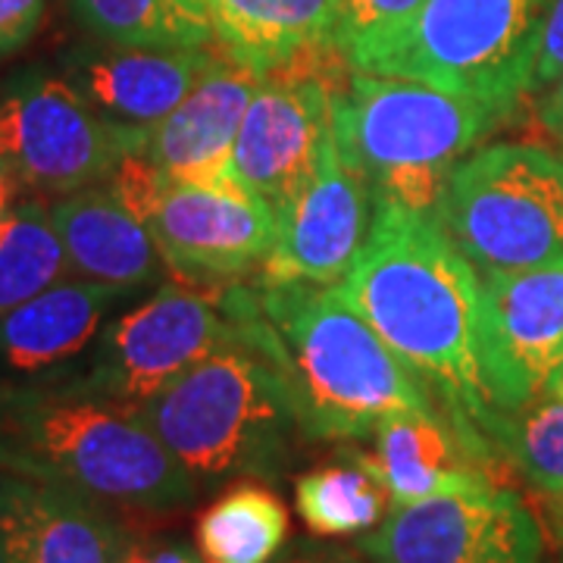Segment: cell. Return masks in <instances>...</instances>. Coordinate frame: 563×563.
<instances>
[{"instance_id": "cell-12", "label": "cell", "mask_w": 563, "mask_h": 563, "mask_svg": "<svg viewBox=\"0 0 563 563\" xmlns=\"http://www.w3.org/2000/svg\"><path fill=\"white\" fill-rule=\"evenodd\" d=\"M147 229L169 276L191 285H239L261 273L276 244V210L235 181H166Z\"/></svg>"}, {"instance_id": "cell-31", "label": "cell", "mask_w": 563, "mask_h": 563, "mask_svg": "<svg viewBox=\"0 0 563 563\" xmlns=\"http://www.w3.org/2000/svg\"><path fill=\"white\" fill-rule=\"evenodd\" d=\"M536 122L548 139L563 151V76L542 95H536Z\"/></svg>"}, {"instance_id": "cell-27", "label": "cell", "mask_w": 563, "mask_h": 563, "mask_svg": "<svg viewBox=\"0 0 563 563\" xmlns=\"http://www.w3.org/2000/svg\"><path fill=\"white\" fill-rule=\"evenodd\" d=\"M426 0H342V20L335 32V44L351 57L373 41L398 32L404 22L417 16Z\"/></svg>"}, {"instance_id": "cell-4", "label": "cell", "mask_w": 563, "mask_h": 563, "mask_svg": "<svg viewBox=\"0 0 563 563\" xmlns=\"http://www.w3.org/2000/svg\"><path fill=\"white\" fill-rule=\"evenodd\" d=\"M257 298L310 442H363L391 413L442 410L335 285H257Z\"/></svg>"}, {"instance_id": "cell-17", "label": "cell", "mask_w": 563, "mask_h": 563, "mask_svg": "<svg viewBox=\"0 0 563 563\" xmlns=\"http://www.w3.org/2000/svg\"><path fill=\"white\" fill-rule=\"evenodd\" d=\"M257 88V73L220 57L169 117L147 129L144 161L166 181H229L232 147Z\"/></svg>"}, {"instance_id": "cell-32", "label": "cell", "mask_w": 563, "mask_h": 563, "mask_svg": "<svg viewBox=\"0 0 563 563\" xmlns=\"http://www.w3.org/2000/svg\"><path fill=\"white\" fill-rule=\"evenodd\" d=\"M279 563H376L373 558H366L361 548L347 551V548H301L291 558H285Z\"/></svg>"}, {"instance_id": "cell-35", "label": "cell", "mask_w": 563, "mask_h": 563, "mask_svg": "<svg viewBox=\"0 0 563 563\" xmlns=\"http://www.w3.org/2000/svg\"><path fill=\"white\" fill-rule=\"evenodd\" d=\"M185 3H191L195 10H201V13H207V0H185Z\"/></svg>"}, {"instance_id": "cell-1", "label": "cell", "mask_w": 563, "mask_h": 563, "mask_svg": "<svg viewBox=\"0 0 563 563\" xmlns=\"http://www.w3.org/2000/svg\"><path fill=\"white\" fill-rule=\"evenodd\" d=\"M335 288L420 376L473 457L504 483L510 470L488 442L498 413L485 398L476 351L483 276L435 217L376 198L369 235Z\"/></svg>"}, {"instance_id": "cell-8", "label": "cell", "mask_w": 563, "mask_h": 563, "mask_svg": "<svg viewBox=\"0 0 563 563\" xmlns=\"http://www.w3.org/2000/svg\"><path fill=\"white\" fill-rule=\"evenodd\" d=\"M144 139L147 129L103 117L69 79L25 76L0 98V166L44 201L107 181Z\"/></svg>"}, {"instance_id": "cell-6", "label": "cell", "mask_w": 563, "mask_h": 563, "mask_svg": "<svg viewBox=\"0 0 563 563\" xmlns=\"http://www.w3.org/2000/svg\"><path fill=\"white\" fill-rule=\"evenodd\" d=\"M554 0H426L398 32L354 51L361 73L457 91L510 117L529 98Z\"/></svg>"}, {"instance_id": "cell-20", "label": "cell", "mask_w": 563, "mask_h": 563, "mask_svg": "<svg viewBox=\"0 0 563 563\" xmlns=\"http://www.w3.org/2000/svg\"><path fill=\"white\" fill-rule=\"evenodd\" d=\"M363 454L388 488L391 507L495 479L442 410L391 413L373 432V451Z\"/></svg>"}, {"instance_id": "cell-29", "label": "cell", "mask_w": 563, "mask_h": 563, "mask_svg": "<svg viewBox=\"0 0 563 563\" xmlns=\"http://www.w3.org/2000/svg\"><path fill=\"white\" fill-rule=\"evenodd\" d=\"M44 20V0H0V57L35 38Z\"/></svg>"}, {"instance_id": "cell-34", "label": "cell", "mask_w": 563, "mask_h": 563, "mask_svg": "<svg viewBox=\"0 0 563 563\" xmlns=\"http://www.w3.org/2000/svg\"><path fill=\"white\" fill-rule=\"evenodd\" d=\"M20 201V181L13 179V173L10 169H3L0 166V222L3 217L13 210V203Z\"/></svg>"}, {"instance_id": "cell-36", "label": "cell", "mask_w": 563, "mask_h": 563, "mask_svg": "<svg viewBox=\"0 0 563 563\" xmlns=\"http://www.w3.org/2000/svg\"><path fill=\"white\" fill-rule=\"evenodd\" d=\"M554 398H561L563 401V376H561V383H558V388H554Z\"/></svg>"}, {"instance_id": "cell-14", "label": "cell", "mask_w": 563, "mask_h": 563, "mask_svg": "<svg viewBox=\"0 0 563 563\" xmlns=\"http://www.w3.org/2000/svg\"><path fill=\"white\" fill-rule=\"evenodd\" d=\"M376 213V195L335 141H325L310 179L276 210V244L257 285H339L361 254Z\"/></svg>"}, {"instance_id": "cell-11", "label": "cell", "mask_w": 563, "mask_h": 563, "mask_svg": "<svg viewBox=\"0 0 563 563\" xmlns=\"http://www.w3.org/2000/svg\"><path fill=\"white\" fill-rule=\"evenodd\" d=\"M542 517L507 483H479L391 507L357 539L376 563H542Z\"/></svg>"}, {"instance_id": "cell-30", "label": "cell", "mask_w": 563, "mask_h": 563, "mask_svg": "<svg viewBox=\"0 0 563 563\" xmlns=\"http://www.w3.org/2000/svg\"><path fill=\"white\" fill-rule=\"evenodd\" d=\"M117 563H203V558L195 544L154 536H129Z\"/></svg>"}, {"instance_id": "cell-2", "label": "cell", "mask_w": 563, "mask_h": 563, "mask_svg": "<svg viewBox=\"0 0 563 563\" xmlns=\"http://www.w3.org/2000/svg\"><path fill=\"white\" fill-rule=\"evenodd\" d=\"M229 307L232 335L139 407L141 420L198 488L276 479L298 444L310 442L257 282L232 285Z\"/></svg>"}, {"instance_id": "cell-16", "label": "cell", "mask_w": 563, "mask_h": 563, "mask_svg": "<svg viewBox=\"0 0 563 563\" xmlns=\"http://www.w3.org/2000/svg\"><path fill=\"white\" fill-rule=\"evenodd\" d=\"M139 291L69 276L0 313V385L32 383L81 357L113 307L132 301Z\"/></svg>"}, {"instance_id": "cell-26", "label": "cell", "mask_w": 563, "mask_h": 563, "mask_svg": "<svg viewBox=\"0 0 563 563\" xmlns=\"http://www.w3.org/2000/svg\"><path fill=\"white\" fill-rule=\"evenodd\" d=\"M488 442L510 473H517L536 498L563 495V401L542 398L514 413H498Z\"/></svg>"}, {"instance_id": "cell-21", "label": "cell", "mask_w": 563, "mask_h": 563, "mask_svg": "<svg viewBox=\"0 0 563 563\" xmlns=\"http://www.w3.org/2000/svg\"><path fill=\"white\" fill-rule=\"evenodd\" d=\"M222 57L266 76L303 51L335 44L342 0H207Z\"/></svg>"}, {"instance_id": "cell-25", "label": "cell", "mask_w": 563, "mask_h": 563, "mask_svg": "<svg viewBox=\"0 0 563 563\" xmlns=\"http://www.w3.org/2000/svg\"><path fill=\"white\" fill-rule=\"evenodd\" d=\"M79 20L122 47H210L207 13L185 0H73Z\"/></svg>"}, {"instance_id": "cell-7", "label": "cell", "mask_w": 563, "mask_h": 563, "mask_svg": "<svg viewBox=\"0 0 563 563\" xmlns=\"http://www.w3.org/2000/svg\"><path fill=\"white\" fill-rule=\"evenodd\" d=\"M432 217L479 276L563 266V151L476 147L448 176Z\"/></svg>"}, {"instance_id": "cell-18", "label": "cell", "mask_w": 563, "mask_h": 563, "mask_svg": "<svg viewBox=\"0 0 563 563\" xmlns=\"http://www.w3.org/2000/svg\"><path fill=\"white\" fill-rule=\"evenodd\" d=\"M222 51L210 47H122L95 51L73 66V85L103 117L151 129L169 117L198 81L220 63Z\"/></svg>"}, {"instance_id": "cell-23", "label": "cell", "mask_w": 563, "mask_h": 563, "mask_svg": "<svg viewBox=\"0 0 563 563\" xmlns=\"http://www.w3.org/2000/svg\"><path fill=\"white\" fill-rule=\"evenodd\" d=\"M295 510L320 539H361L383 523L391 498L363 451L322 463L295 479Z\"/></svg>"}, {"instance_id": "cell-9", "label": "cell", "mask_w": 563, "mask_h": 563, "mask_svg": "<svg viewBox=\"0 0 563 563\" xmlns=\"http://www.w3.org/2000/svg\"><path fill=\"white\" fill-rule=\"evenodd\" d=\"M354 66L339 44L303 51L295 60L261 76L244 110L225 179L279 210L317 169L332 139V103Z\"/></svg>"}, {"instance_id": "cell-33", "label": "cell", "mask_w": 563, "mask_h": 563, "mask_svg": "<svg viewBox=\"0 0 563 563\" xmlns=\"http://www.w3.org/2000/svg\"><path fill=\"white\" fill-rule=\"evenodd\" d=\"M539 501V517L548 536H554V542L563 548V495H548V498H536Z\"/></svg>"}, {"instance_id": "cell-28", "label": "cell", "mask_w": 563, "mask_h": 563, "mask_svg": "<svg viewBox=\"0 0 563 563\" xmlns=\"http://www.w3.org/2000/svg\"><path fill=\"white\" fill-rule=\"evenodd\" d=\"M563 76V0H554L551 16L544 22L542 44L536 54V69H532V85H529V98L542 95L544 88H551Z\"/></svg>"}, {"instance_id": "cell-13", "label": "cell", "mask_w": 563, "mask_h": 563, "mask_svg": "<svg viewBox=\"0 0 563 563\" xmlns=\"http://www.w3.org/2000/svg\"><path fill=\"white\" fill-rule=\"evenodd\" d=\"M476 351L495 413L554 398L563 376V266L485 273Z\"/></svg>"}, {"instance_id": "cell-37", "label": "cell", "mask_w": 563, "mask_h": 563, "mask_svg": "<svg viewBox=\"0 0 563 563\" xmlns=\"http://www.w3.org/2000/svg\"><path fill=\"white\" fill-rule=\"evenodd\" d=\"M0 563H3V548H0Z\"/></svg>"}, {"instance_id": "cell-24", "label": "cell", "mask_w": 563, "mask_h": 563, "mask_svg": "<svg viewBox=\"0 0 563 563\" xmlns=\"http://www.w3.org/2000/svg\"><path fill=\"white\" fill-rule=\"evenodd\" d=\"M69 276L73 269L51 220V203L38 195L13 203L0 222V313Z\"/></svg>"}, {"instance_id": "cell-3", "label": "cell", "mask_w": 563, "mask_h": 563, "mask_svg": "<svg viewBox=\"0 0 563 563\" xmlns=\"http://www.w3.org/2000/svg\"><path fill=\"white\" fill-rule=\"evenodd\" d=\"M0 473L69 488L117 517L151 520L198 498L135 407L79 383L0 385Z\"/></svg>"}, {"instance_id": "cell-22", "label": "cell", "mask_w": 563, "mask_h": 563, "mask_svg": "<svg viewBox=\"0 0 563 563\" xmlns=\"http://www.w3.org/2000/svg\"><path fill=\"white\" fill-rule=\"evenodd\" d=\"M291 536L282 498L261 479H239L195 520L203 563H276Z\"/></svg>"}, {"instance_id": "cell-19", "label": "cell", "mask_w": 563, "mask_h": 563, "mask_svg": "<svg viewBox=\"0 0 563 563\" xmlns=\"http://www.w3.org/2000/svg\"><path fill=\"white\" fill-rule=\"evenodd\" d=\"M51 220L79 279L147 288L166 269L144 217L110 181L54 198Z\"/></svg>"}, {"instance_id": "cell-5", "label": "cell", "mask_w": 563, "mask_h": 563, "mask_svg": "<svg viewBox=\"0 0 563 563\" xmlns=\"http://www.w3.org/2000/svg\"><path fill=\"white\" fill-rule=\"evenodd\" d=\"M510 117L435 85L354 69L332 103L335 141L373 195L435 213L448 176Z\"/></svg>"}, {"instance_id": "cell-10", "label": "cell", "mask_w": 563, "mask_h": 563, "mask_svg": "<svg viewBox=\"0 0 563 563\" xmlns=\"http://www.w3.org/2000/svg\"><path fill=\"white\" fill-rule=\"evenodd\" d=\"M229 288L179 279L161 285L147 301L103 325L85 351V373L73 383L139 410L232 335Z\"/></svg>"}, {"instance_id": "cell-15", "label": "cell", "mask_w": 563, "mask_h": 563, "mask_svg": "<svg viewBox=\"0 0 563 563\" xmlns=\"http://www.w3.org/2000/svg\"><path fill=\"white\" fill-rule=\"evenodd\" d=\"M122 520L60 485L0 473L3 563H117Z\"/></svg>"}]
</instances>
